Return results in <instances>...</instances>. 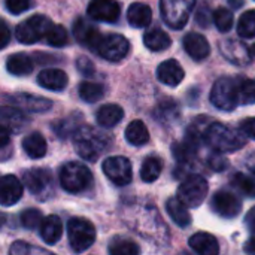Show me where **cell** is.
<instances>
[{"mask_svg":"<svg viewBox=\"0 0 255 255\" xmlns=\"http://www.w3.org/2000/svg\"><path fill=\"white\" fill-rule=\"evenodd\" d=\"M205 142L217 152H235L245 146V134L221 123H211L205 133Z\"/></svg>","mask_w":255,"mask_h":255,"instance_id":"cell-1","label":"cell"},{"mask_svg":"<svg viewBox=\"0 0 255 255\" xmlns=\"http://www.w3.org/2000/svg\"><path fill=\"white\" fill-rule=\"evenodd\" d=\"M73 145L81 158L96 161L108 149V139L102 131L88 126H81L73 134Z\"/></svg>","mask_w":255,"mask_h":255,"instance_id":"cell-2","label":"cell"},{"mask_svg":"<svg viewBox=\"0 0 255 255\" xmlns=\"http://www.w3.org/2000/svg\"><path fill=\"white\" fill-rule=\"evenodd\" d=\"M60 184L63 190L72 194L88 190L93 184V175L87 166L79 161H67L60 167Z\"/></svg>","mask_w":255,"mask_h":255,"instance_id":"cell-3","label":"cell"},{"mask_svg":"<svg viewBox=\"0 0 255 255\" xmlns=\"http://www.w3.org/2000/svg\"><path fill=\"white\" fill-rule=\"evenodd\" d=\"M211 102L221 111H235L239 105V79L229 76L217 79L211 91Z\"/></svg>","mask_w":255,"mask_h":255,"instance_id":"cell-4","label":"cell"},{"mask_svg":"<svg viewBox=\"0 0 255 255\" xmlns=\"http://www.w3.org/2000/svg\"><path fill=\"white\" fill-rule=\"evenodd\" d=\"M196 0H160L163 21L173 30H181L190 19Z\"/></svg>","mask_w":255,"mask_h":255,"instance_id":"cell-5","label":"cell"},{"mask_svg":"<svg viewBox=\"0 0 255 255\" xmlns=\"http://www.w3.org/2000/svg\"><path fill=\"white\" fill-rule=\"evenodd\" d=\"M51 25H52V21L48 16L37 13V15L27 18L25 21H22L16 25L15 37L21 43L31 45V43L39 42L40 39H45Z\"/></svg>","mask_w":255,"mask_h":255,"instance_id":"cell-6","label":"cell"},{"mask_svg":"<svg viewBox=\"0 0 255 255\" xmlns=\"http://www.w3.org/2000/svg\"><path fill=\"white\" fill-rule=\"evenodd\" d=\"M67 235L70 247L75 253H84L93 247L96 241V229L85 218H72L67 223Z\"/></svg>","mask_w":255,"mask_h":255,"instance_id":"cell-7","label":"cell"},{"mask_svg":"<svg viewBox=\"0 0 255 255\" xmlns=\"http://www.w3.org/2000/svg\"><path fill=\"white\" fill-rule=\"evenodd\" d=\"M209 191L208 181L200 175H188L178 188V199L188 208H199Z\"/></svg>","mask_w":255,"mask_h":255,"instance_id":"cell-8","label":"cell"},{"mask_svg":"<svg viewBox=\"0 0 255 255\" xmlns=\"http://www.w3.org/2000/svg\"><path fill=\"white\" fill-rule=\"evenodd\" d=\"M94 51L102 58L117 63L127 57V54L130 51V43H128L127 37H124L123 34H117V33L102 34Z\"/></svg>","mask_w":255,"mask_h":255,"instance_id":"cell-9","label":"cell"},{"mask_svg":"<svg viewBox=\"0 0 255 255\" xmlns=\"http://www.w3.org/2000/svg\"><path fill=\"white\" fill-rule=\"evenodd\" d=\"M102 167L106 178L117 187H126L131 182L133 169H131V163L126 157L121 155L109 157L103 161Z\"/></svg>","mask_w":255,"mask_h":255,"instance_id":"cell-10","label":"cell"},{"mask_svg":"<svg viewBox=\"0 0 255 255\" xmlns=\"http://www.w3.org/2000/svg\"><path fill=\"white\" fill-rule=\"evenodd\" d=\"M212 209L217 215L232 220L236 218L242 211V202L236 194L227 190H220L212 197Z\"/></svg>","mask_w":255,"mask_h":255,"instance_id":"cell-11","label":"cell"},{"mask_svg":"<svg viewBox=\"0 0 255 255\" xmlns=\"http://www.w3.org/2000/svg\"><path fill=\"white\" fill-rule=\"evenodd\" d=\"M87 13L91 19L100 22H117L121 13V4L117 0H91Z\"/></svg>","mask_w":255,"mask_h":255,"instance_id":"cell-12","label":"cell"},{"mask_svg":"<svg viewBox=\"0 0 255 255\" xmlns=\"http://www.w3.org/2000/svg\"><path fill=\"white\" fill-rule=\"evenodd\" d=\"M12 106L19 108L24 112H46L52 108V102L42 96H34L30 93H15L7 96Z\"/></svg>","mask_w":255,"mask_h":255,"instance_id":"cell-13","label":"cell"},{"mask_svg":"<svg viewBox=\"0 0 255 255\" xmlns=\"http://www.w3.org/2000/svg\"><path fill=\"white\" fill-rule=\"evenodd\" d=\"M220 51L226 60L236 66H247L253 60L251 49L241 40L236 39H227L220 43Z\"/></svg>","mask_w":255,"mask_h":255,"instance_id":"cell-14","label":"cell"},{"mask_svg":"<svg viewBox=\"0 0 255 255\" xmlns=\"http://www.w3.org/2000/svg\"><path fill=\"white\" fill-rule=\"evenodd\" d=\"M22 181L27 190L34 196L45 194L52 187V176L49 170L42 169V167L25 170L22 175Z\"/></svg>","mask_w":255,"mask_h":255,"instance_id":"cell-15","label":"cell"},{"mask_svg":"<svg viewBox=\"0 0 255 255\" xmlns=\"http://www.w3.org/2000/svg\"><path fill=\"white\" fill-rule=\"evenodd\" d=\"M72 33H73V37L81 45H84L93 51L96 49V45L102 37V33L99 31V28L96 25H93L90 21H87L85 18H78L73 22Z\"/></svg>","mask_w":255,"mask_h":255,"instance_id":"cell-16","label":"cell"},{"mask_svg":"<svg viewBox=\"0 0 255 255\" xmlns=\"http://www.w3.org/2000/svg\"><path fill=\"white\" fill-rule=\"evenodd\" d=\"M22 197V184L13 175H4L0 181V203L1 206H12Z\"/></svg>","mask_w":255,"mask_h":255,"instance_id":"cell-17","label":"cell"},{"mask_svg":"<svg viewBox=\"0 0 255 255\" xmlns=\"http://www.w3.org/2000/svg\"><path fill=\"white\" fill-rule=\"evenodd\" d=\"M27 112L21 111L19 108L15 106H3L1 112H0V121H1V127L7 128L12 133H19L24 127H27V124L30 123V120L25 117Z\"/></svg>","mask_w":255,"mask_h":255,"instance_id":"cell-18","label":"cell"},{"mask_svg":"<svg viewBox=\"0 0 255 255\" xmlns=\"http://www.w3.org/2000/svg\"><path fill=\"white\" fill-rule=\"evenodd\" d=\"M182 43H184V49L187 51V54L196 61H202L211 54V45L208 39L200 33H188L184 37Z\"/></svg>","mask_w":255,"mask_h":255,"instance_id":"cell-19","label":"cell"},{"mask_svg":"<svg viewBox=\"0 0 255 255\" xmlns=\"http://www.w3.org/2000/svg\"><path fill=\"white\" fill-rule=\"evenodd\" d=\"M184 76H185V72H184L182 66L176 60H173V58L163 61L157 67V78L164 85L176 87V85H179L184 81Z\"/></svg>","mask_w":255,"mask_h":255,"instance_id":"cell-20","label":"cell"},{"mask_svg":"<svg viewBox=\"0 0 255 255\" xmlns=\"http://www.w3.org/2000/svg\"><path fill=\"white\" fill-rule=\"evenodd\" d=\"M67 82V75L60 69H45L37 75V84L49 91H63Z\"/></svg>","mask_w":255,"mask_h":255,"instance_id":"cell-21","label":"cell"},{"mask_svg":"<svg viewBox=\"0 0 255 255\" xmlns=\"http://www.w3.org/2000/svg\"><path fill=\"white\" fill-rule=\"evenodd\" d=\"M127 21L134 28H145L152 21V10L145 3H131L127 10Z\"/></svg>","mask_w":255,"mask_h":255,"instance_id":"cell-22","label":"cell"},{"mask_svg":"<svg viewBox=\"0 0 255 255\" xmlns=\"http://www.w3.org/2000/svg\"><path fill=\"white\" fill-rule=\"evenodd\" d=\"M188 245L193 251L202 255H217L220 253L218 241L209 233H196L190 238Z\"/></svg>","mask_w":255,"mask_h":255,"instance_id":"cell-23","label":"cell"},{"mask_svg":"<svg viewBox=\"0 0 255 255\" xmlns=\"http://www.w3.org/2000/svg\"><path fill=\"white\" fill-rule=\"evenodd\" d=\"M40 238L48 245H55L63 235V223L57 215H49L43 218L40 224Z\"/></svg>","mask_w":255,"mask_h":255,"instance_id":"cell-24","label":"cell"},{"mask_svg":"<svg viewBox=\"0 0 255 255\" xmlns=\"http://www.w3.org/2000/svg\"><path fill=\"white\" fill-rule=\"evenodd\" d=\"M124 118V111L121 106L114 105V103H108L103 105L97 114H96V121L99 126L105 127V128H112L117 124H120V121Z\"/></svg>","mask_w":255,"mask_h":255,"instance_id":"cell-25","label":"cell"},{"mask_svg":"<svg viewBox=\"0 0 255 255\" xmlns=\"http://www.w3.org/2000/svg\"><path fill=\"white\" fill-rule=\"evenodd\" d=\"M34 63L30 55L24 52H16L7 57L6 60V69L10 75L15 76H25L33 72Z\"/></svg>","mask_w":255,"mask_h":255,"instance_id":"cell-26","label":"cell"},{"mask_svg":"<svg viewBox=\"0 0 255 255\" xmlns=\"http://www.w3.org/2000/svg\"><path fill=\"white\" fill-rule=\"evenodd\" d=\"M143 43L148 49L151 51H164L167 49L170 45H172V40L169 37V34L158 28V27H154V28H148L143 34Z\"/></svg>","mask_w":255,"mask_h":255,"instance_id":"cell-27","label":"cell"},{"mask_svg":"<svg viewBox=\"0 0 255 255\" xmlns=\"http://www.w3.org/2000/svg\"><path fill=\"white\" fill-rule=\"evenodd\" d=\"M188 206L181 202L178 197L176 199H169L167 203H166V209H167V214L169 217L173 220V223L182 229L188 227L191 224V215L187 209Z\"/></svg>","mask_w":255,"mask_h":255,"instance_id":"cell-28","label":"cell"},{"mask_svg":"<svg viewBox=\"0 0 255 255\" xmlns=\"http://www.w3.org/2000/svg\"><path fill=\"white\" fill-rule=\"evenodd\" d=\"M22 149L30 158H42L46 154L48 145L40 133H30L22 139Z\"/></svg>","mask_w":255,"mask_h":255,"instance_id":"cell-29","label":"cell"},{"mask_svg":"<svg viewBox=\"0 0 255 255\" xmlns=\"http://www.w3.org/2000/svg\"><path fill=\"white\" fill-rule=\"evenodd\" d=\"M126 139L133 146H142V145L148 143L149 131H148L146 126L143 124V121H140V120L131 121L126 128Z\"/></svg>","mask_w":255,"mask_h":255,"instance_id":"cell-30","label":"cell"},{"mask_svg":"<svg viewBox=\"0 0 255 255\" xmlns=\"http://www.w3.org/2000/svg\"><path fill=\"white\" fill-rule=\"evenodd\" d=\"M197 151H199V145L188 139L172 145V152L178 163H191L194 160Z\"/></svg>","mask_w":255,"mask_h":255,"instance_id":"cell-31","label":"cell"},{"mask_svg":"<svg viewBox=\"0 0 255 255\" xmlns=\"http://www.w3.org/2000/svg\"><path fill=\"white\" fill-rule=\"evenodd\" d=\"M163 170V161L158 157H148L140 167V178L143 182L151 184L157 181Z\"/></svg>","mask_w":255,"mask_h":255,"instance_id":"cell-32","label":"cell"},{"mask_svg":"<svg viewBox=\"0 0 255 255\" xmlns=\"http://www.w3.org/2000/svg\"><path fill=\"white\" fill-rule=\"evenodd\" d=\"M78 93H79V97L84 102H87V103H96V102H99L105 96V88H103V85H100L97 82L85 81V82H81L79 84Z\"/></svg>","mask_w":255,"mask_h":255,"instance_id":"cell-33","label":"cell"},{"mask_svg":"<svg viewBox=\"0 0 255 255\" xmlns=\"http://www.w3.org/2000/svg\"><path fill=\"white\" fill-rule=\"evenodd\" d=\"M140 253L139 247L126 238H115L109 244V254L111 255H137Z\"/></svg>","mask_w":255,"mask_h":255,"instance_id":"cell-34","label":"cell"},{"mask_svg":"<svg viewBox=\"0 0 255 255\" xmlns=\"http://www.w3.org/2000/svg\"><path fill=\"white\" fill-rule=\"evenodd\" d=\"M179 106L172 100L167 99L164 102H161L155 111V117L161 121V123H173L178 117H179Z\"/></svg>","mask_w":255,"mask_h":255,"instance_id":"cell-35","label":"cell"},{"mask_svg":"<svg viewBox=\"0 0 255 255\" xmlns=\"http://www.w3.org/2000/svg\"><path fill=\"white\" fill-rule=\"evenodd\" d=\"M232 185L236 190H239L244 196L255 199V181L251 176H248L242 172H236L232 176Z\"/></svg>","mask_w":255,"mask_h":255,"instance_id":"cell-36","label":"cell"},{"mask_svg":"<svg viewBox=\"0 0 255 255\" xmlns=\"http://www.w3.org/2000/svg\"><path fill=\"white\" fill-rule=\"evenodd\" d=\"M46 43L54 46V48H63L69 43V33L67 30L60 25V24H52L49 31L46 33V37H45Z\"/></svg>","mask_w":255,"mask_h":255,"instance_id":"cell-37","label":"cell"},{"mask_svg":"<svg viewBox=\"0 0 255 255\" xmlns=\"http://www.w3.org/2000/svg\"><path fill=\"white\" fill-rule=\"evenodd\" d=\"M238 34L244 39L255 37V9L242 13L238 22Z\"/></svg>","mask_w":255,"mask_h":255,"instance_id":"cell-38","label":"cell"},{"mask_svg":"<svg viewBox=\"0 0 255 255\" xmlns=\"http://www.w3.org/2000/svg\"><path fill=\"white\" fill-rule=\"evenodd\" d=\"M81 121V118L78 115H73V117H69L63 121H58L55 126H54V130L55 133L58 134V137H67V136H73L76 133V130L81 127L78 123Z\"/></svg>","mask_w":255,"mask_h":255,"instance_id":"cell-39","label":"cell"},{"mask_svg":"<svg viewBox=\"0 0 255 255\" xmlns=\"http://www.w3.org/2000/svg\"><path fill=\"white\" fill-rule=\"evenodd\" d=\"M19 221H21V226L24 229L36 230L37 227H40V224L43 221V215H42V212L39 209L30 208V209H25L24 212H21Z\"/></svg>","mask_w":255,"mask_h":255,"instance_id":"cell-40","label":"cell"},{"mask_svg":"<svg viewBox=\"0 0 255 255\" xmlns=\"http://www.w3.org/2000/svg\"><path fill=\"white\" fill-rule=\"evenodd\" d=\"M255 103V81L239 79V105L248 106Z\"/></svg>","mask_w":255,"mask_h":255,"instance_id":"cell-41","label":"cell"},{"mask_svg":"<svg viewBox=\"0 0 255 255\" xmlns=\"http://www.w3.org/2000/svg\"><path fill=\"white\" fill-rule=\"evenodd\" d=\"M214 24L221 33H227L233 27V13L227 7H218L214 12Z\"/></svg>","mask_w":255,"mask_h":255,"instance_id":"cell-42","label":"cell"},{"mask_svg":"<svg viewBox=\"0 0 255 255\" xmlns=\"http://www.w3.org/2000/svg\"><path fill=\"white\" fill-rule=\"evenodd\" d=\"M211 21H214V13L209 10V6L208 4H202L196 13V22L200 25V27H209L211 25Z\"/></svg>","mask_w":255,"mask_h":255,"instance_id":"cell-43","label":"cell"},{"mask_svg":"<svg viewBox=\"0 0 255 255\" xmlns=\"http://www.w3.org/2000/svg\"><path fill=\"white\" fill-rule=\"evenodd\" d=\"M31 6V0H6V7L10 13L19 15Z\"/></svg>","mask_w":255,"mask_h":255,"instance_id":"cell-44","label":"cell"},{"mask_svg":"<svg viewBox=\"0 0 255 255\" xmlns=\"http://www.w3.org/2000/svg\"><path fill=\"white\" fill-rule=\"evenodd\" d=\"M76 69H78V72H79L81 75H84V76H91V75H94V72H96L93 61H91L88 57H84V55L79 57V58L76 60Z\"/></svg>","mask_w":255,"mask_h":255,"instance_id":"cell-45","label":"cell"},{"mask_svg":"<svg viewBox=\"0 0 255 255\" xmlns=\"http://www.w3.org/2000/svg\"><path fill=\"white\" fill-rule=\"evenodd\" d=\"M208 164H209V167H211L212 170H215V172H223V170L229 166L227 160H226L223 155H220V154L211 155V157L208 158Z\"/></svg>","mask_w":255,"mask_h":255,"instance_id":"cell-46","label":"cell"},{"mask_svg":"<svg viewBox=\"0 0 255 255\" xmlns=\"http://www.w3.org/2000/svg\"><path fill=\"white\" fill-rule=\"evenodd\" d=\"M241 130H242V133H244L247 137L255 140V117H251V118L244 120V121L241 123Z\"/></svg>","mask_w":255,"mask_h":255,"instance_id":"cell-47","label":"cell"},{"mask_svg":"<svg viewBox=\"0 0 255 255\" xmlns=\"http://www.w3.org/2000/svg\"><path fill=\"white\" fill-rule=\"evenodd\" d=\"M28 251H36V253H45L42 250H37V248H31L27 242H15L10 248V254H27Z\"/></svg>","mask_w":255,"mask_h":255,"instance_id":"cell-48","label":"cell"},{"mask_svg":"<svg viewBox=\"0 0 255 255\" xmlns=\"http://www.w3.org/2000/svg\"><path fill=\"white\" fill-rule=\"evenodd\" d=\"M0 33H1V36H0V40H1V48H6L7 46V43H9V39H10V31H9V27H7V24L4 22V21H1L0 22Z\"/></svg>","mask_w":255,"mask_h":255,"instance_id":"cell-49","label":"cell"},{"mask_svg":"<svg viewBox=\"0 0 255 255\" xmlns=\"http://www.w3.org/2000/svg\"><path fill=\"white\" fill-rule=\"evenodd\" d=\"M245 226L248 227L250 232L255 233V206L247 214V217H245Z\"/></svg>","mask_w":255,"mask_h":255,"instance_id":"cell-50","label":"cell"},{"mask_svg":"<svg viewBox=\"0 0 255 255\" xmlns=\"http://www.w3.org/2000/svg\"><path fill=\"white\" fill-rule=\"evenodd\" d=\"M245 166H247V169L255 175V151L254 152H251L248 157H247V160H245Z\"/></svg>","mask_w":255,"mask_h":255,"instance_id":"cell-51","label":"cell"},{"mask_svg":"<svg viewBox=\"0 0 255 255\" xmlns=\"http://www.w3.org/2000/svg\"><path fill=\"white\" fill-rule=\"evenodd\" d=\"M245 253L248 254H255V238H251L247 244H245Z\"/></svg>","mask_w":255,"mask_h":255,"instance_id":"cell-52","label":"cell"},{"mask_svg":"<svg viewBox=\"0 0 255 255\" xmlns=\"http://www.w3.org/2000/svg\"><path fill=\"white\" fill-rule=\"evenodd\" d=\"M229 4L233 7V9H239L244 6V0H229Z\"/></svg>","mask_w":255,"mask_h":255,"instance_id":"cell-53","label":"cell"},{"mask_svg":"<svg viewBox=\"0 0 255 255\" xmlns=\"http://www.w3.org/2000/svg\"><path fill=\"white\" fill-rule=\"evenodd\" d=\"M251 54H253V57H255V43H253V46H251Z\"/></svg>","mask_w":255,"mask_h":255,"instance_id":"cell-54","label":"cell"}]
</instances>
